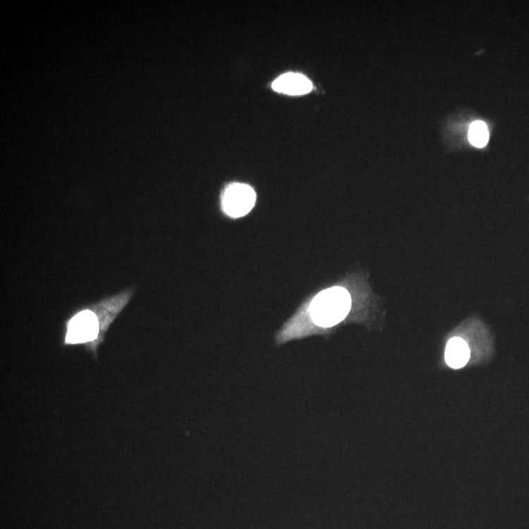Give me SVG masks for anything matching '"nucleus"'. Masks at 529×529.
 Segmentation results:
<instances>
[{
    "label": "nucleus",
    "instance_id": "obj_3",
    "mask_svg": "<svg viewBox=\"0 0 529 529\" xmlns=\"http://www.w3.org/2000/svg\"><path fill=\"white\" fill-rule=\"evenodd\" d=\"M255 190L247 185H230L225 189L222 197L223 210L232 218L247 215L255 206Z\"/></svg>",
    "mask_w": 529,
    "mask_h": 529
},
{
    "label": "nucleus",
    "instance_id": "obj_6",
    "mask_svg": "<svg viewBox=\"0 0 529 529\" xmlns=\"http://www.w3.org/2000/svg\"><path fill=\"white\" fill-rule=\"evenodd\" d=\"M468 139L471 144L476 147H485L489 139V132L485 123L481 121L473 122L470 127Z\"/></svg>",
    "mask_w": 529,
    "mask_h": 529
},
{
    "label": "nucleus",
    "instance_id": "obj_2",
    "mask_svg": "<svg viewBox=\"0 0 529 529\" xmlns=\"http://www.w3.org/2000/svg\"><path fill=\"white\" fill-rule=\"evenodd\" d=\"M101 327L100 320L92 311L80 312L68 323L66 344H89L99 340Z\"/></svg>",
    "mask_w": 529,
    "mask_h": 529
},
{
    "label": "nucleus",
    "instance_id": "obj_4",
    "mask_svg": "<svg viewBox=\"0 0 529 529\" xmlns=\"http://www.w3.org/2000/svg\"><path fill=\"white\" fill-rule=\"evenodd\" d=\"M275 92L290 95H302L308 94L312 89V82L307 77L300 74H285L275 80L273 84Z\"/></svg>",
    "mask_w": 529,
    "mask_h": 529
},
{
    "label": "nucleus",
    "instance_id": "obj_1",
    "mask_svg": "<svg viewBox=\"0 0 529 529\" xmlns=\"http://www.w3.org/2000/svg\"><path fill=\"white\" fill-rule=\"evenodd\" d=\"M352 307L350 292L342 287L328 288L318 293L310 303L311 322L316 328H330L340 325Z\"/></svg>",
    "mask_w": 529,
    "mask_h": 529
},
{
    "label": "nucleus",
    "instance_id": "obj_5",
    "mask_svg": "<svg viewBox=\"0 0 529 529\" xmlns=\"http://www.w3.org/2000/svg\"><path fill=\"white\" fill-rule=\"evenodd\" d=\"M470 347L461 337H453L446 346L445 359L449 367L461 368L465 367L470 360Z\"/></svg>",
    "mask_w": 529,
    "mask_h": 529
}]
</instances>
